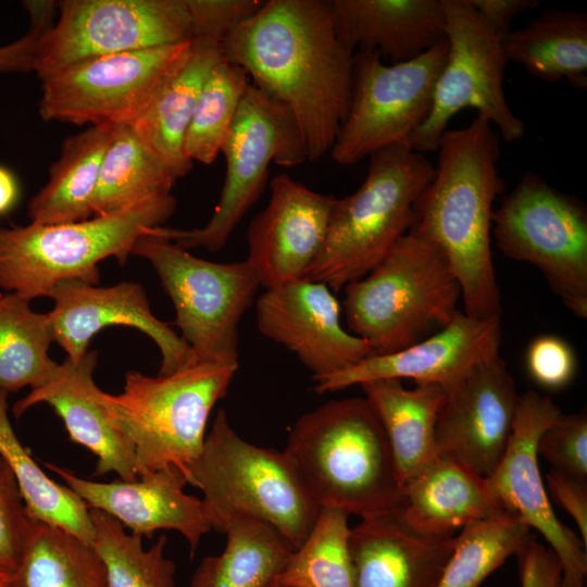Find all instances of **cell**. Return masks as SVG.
I'll return each instance as SVG.
<instances>
[{
  "instance_id": "12",
  "label": "cell",
  "mask_w": 587,
  "mask_h": 587,
  "mask_svg": "<svg viewBox=\"0 0 587 587\" xmlns=\"http://www.w3.org/2000/svg\"><path fill=\"white\" fill-rule=\"evenodd\" d=\"M221 152L226 174L217 204L200 228L159 226L157 233L183 249L220 251L261 197L267 167L274 162L296 166L308 160L304 143L290 112L252 84L248 87Z\"/></svg>"
},
{
  "instance_id": "5",
  "label": "cell",
  "mask_w": 587,
  "mask_h": 587,
  "mask_svg": "<svg viewBox=\"0 0 587 587\" xmlns=\"http://www.w3.org/2000/svg\"><path fill=\"white\" fill-rule=\"evenodd\" d=\"M187 484L203 494L213 529L227 516L246 515L270 525L294 549L309 536L321 510L285 451L242 439L223 409L187 467Z\"/></svg>"
},
{
  "instance_id": "28",
  "label": "cell",
  "mask_w": 587,
  "mask_h": 587,
  "mask_svg": "<svg viewBox=\"0 0 587 587\" xmlns=\"http://www.w3.org/2000/svg\"><path fill=\"white\" fill-rule=\"evenodd\" d=\"M386 433L403 485L438 457L436 422L445 400L438 385L403 387L400 379L360 385Z\"/></svg>"
},
{
  "instance_id": "48",
  "label": "cell",
  "mask_w": 587,
  "mask_h": 587,
  "mask_svg": "<svg viewBox=\"0 0 587 587\" xmlns=\"http://www.w3.org/2000/svg\"><path fill=\"white\" fill-rule=\"evenodd\" d=\"M18 198V183L14 174L0 165V215L8 213Z\"/></svg>"
},
{
  "instance_id": "40",
  "label": "cell",
  "mask_w": 587,
  "mask_h": 587,
  "mask_svg": "<svg viewBox=\"0 0 587 587\" xmlns=\"http://www.w3.org/2000/svg\"><path fill=\"white\" fill-rule=\"evenodd\" d=\"M36 520L29 514L17 480L0 458V566L16 572Z\"/></svg>"
},
{
  "instance_id": "1",
  "label": "cell",
  "mask_w": 587,
  "mask_h": 587,
  "mask_svg": "<svg viewBox=\"0 0 587 587\" xmlns=\"http://www.w3.org/2000/svg\"><path fill=\"white\" fill-rule=\"evenodd\" d=\"M222 51L290 112L308 161L330 152L350 107L354 55L337 38L330 0L264 1Z\"/></svg>"
},
{
  "instance_id": "18",
  "label": "cell",
  "mask_w": 587,
  "mask_h": 587,
  "mask_svg": "<svg viewBox=\"0 0 587 587\" xmlns=\"http://www.w3.org/2000/svg\"><path fill=\"white\" fill-rule=\"evenodd\" d=\"M50 298L54 301L48 312L53 341L73 362L86 354L90 339L99 330L123 325L139 329L155 342L161 352L159 375H170L197 363L185 340L152 313L139 283L99 287L66 279L53 288Z\"/></svg>"
},
{
  "instance_id": "39",
  "label": "cell",
  "mask_w": 587,
  "mask_h": 587,
  "mask_svg": "<svg viewBox=\"0 0 587 587\" xmlns=\"http://www.w3.org/2000/svg\"><path fill=\"white\" fill-rule=\"evenodd\" d=\"M530 536V529L508 515L462 529L436 587H478Z\"/></svg>"
},
{
  "instance_id": "24",
  "label": "cell",
  "mask_w": 587,
  "mask_h": 587,
  "mask_svg": "<svg viewBox=\"0 0 587 587\" xmlns=\"http://www.w3.org/2000/svg\"><path fill=\"white\" fill-rule=\"evenodd\" d=\"M98 354L87 351L77 362L67 358L54 375L32 389L13 407L15 416L39 403L49 404L63 421L70 439L97 457L93 476L115 473L120 479L136 480L135 451L116 427L93 379Z\"/></svg>"
},
{
  "instance_id": "31",
  "label": "cell",
  "mask_w": 587,
  "mask_h": 587,
  "mask_svg": "<svg viewBox=\"0 0 587 587\" xmlns=\"http://www.w3.org/2000/svg\"><path fill=\"white\" fill-rule=\"evenodd\" d=\"M508 62L523 65L548 83L566 79L574 87H587V14L549 10L502 38Z\"/></svg>"
},
{
  "instance_id": "44",
  "label": "cell",
  "mask_w": 587,
  "mask_h": 587,
  "mask_svg": "<svg viewBox=\"0 0 587 587\" xmlns=\"http://www.w3.org/2000/svg\"><path fill=\"white\" fill-rule=\"evenodd\" d=\"M191 17L192 36L223 41L240 22L254 14L262 0H186Z\"/></svg>"
},
{
  "instance_id": "51",
  "label": "cell",
  "mask_w": 587,
  "mask_h": 587,
  "mask_svg": "<svg viewBox=\"0 0 587 587\" xmlns=\"http://www.w3.org/2000/svg\"><path fill=\"white\" fill-rule=\"evenodd\" d=\"M271 587H284V586H280V585H277V584H274L273 586Z\"/></svg>"
},
{
  "instance_id": "16",
  "label": "cell",
  "mask_w": 587,
  "mask_h": 587,
  "mask_svg": "<svg viewBox=\"0 0 587 587\" xmlns=\"http://www.w3.org/2000/svg\"><path fill=\"white\" fill-rule=\"evenodd\" d=\"M562 415L551 398L527 391L519 397L507 449L486 480L509 515L538 530L562 566L559 587H584L586 547L555 515L538 465L541 434Z\"/></svg>"
},
{
  "instance_id": "49",
  "label": "cell",
  "mask_w": 587,
  "mask_h": 587,
  "mask_svg": "<svg viewBox=\"0 0 587 587\" xmlns=\"http://www.w3.org/2000/svg\"><path fill=\"white\" fill-rule=\"evenodd\" d=\"M14 579V573L0 566V587H8Z\"/></svg>"
},
{
  "instance_id": "9",
  "label": "cell",
  "mask_w": 587,
  "mask_h": 587,
  "mask_svg": "<svg viewBox=\"0 0 587 587\" xmlns=\"http://www.w3.org/2000/svg\"><path fill=\"white\" fill-rule=\"evenodd\" d=\"M155 228L137 239L132 254L148 260L155 270L196 362L239 364L238 326L260 287L254 270L247 260L200 259Z\"/></svg>"
},
{
  "instance_id": "8",
  "label": "cell",
  "mask_w": 587,
  "mask_h": 587,
  "mask_svg": "<svg viewBox=\"0 0 587 587\" xmlns=\"http://www.w3.org/2000/svg\"><path fill=\"white\" fill-rule=\"evenodd\" d=\"M239 364L195 363L170 375L125 374L123 391L103 394L116 427L132 444L138 477L158 471L178 473L202 451L210 413Z\"/></svg>"
},
{
  "instance_id": "19",
  "label": "cell",
  "mask_w": 587,
  "mask_h": 587,
  "mask_svg": "<svg viewBox=\"0 0 587 587\" xmlns=\"http://www.w3.org/2000/svg\"><path fill=\"white\" fill-rule=\"evenodd\" d=\"M258 329L294 352L317 379L372 354L369 344L340 323L328 286L307 278L265 289L255 302Z\"/></svg>"
},
{
  "instance_id": "41",
  "label": "cell",
  "mask_w": 587,
  "mask_h": 587,
  "mask_svg": "<svg viewBox=\"0 0 587 587\" xmlns=\"http://www.w3.org/2000/svg\"><path fill=\"white\" fill-rule=\"evenodd\" d=\"M538 455H542L551 469L567 475L587 479V417L575 413L562 415L540 436Z\"/></svg>"
},
{
  "instance_id": "22",
  "label": "cell",
  "mask_w": 587,
  "mask_h": 587,
  "mask_svg": "<svg viewBox=\"0 0 587 587\" xmlns=\"http://www.w3.org/2000/svg\"><path fill=\"white\" fill-rule=\"evenodd\" d=\"M88 507L116 519L132 534L152 539L160 529L178 532L191 558L212 528L202 499L184 491L185 479L173 471H158L136 480L111 483L83 478L73 471L42 462Z\"/></svg>"
},
{
  "instance_id": "20",
  "label": "cell",
  "mask_w": 587,
  "mask_h": 587,
  "mask_svg": "<svg viewBox=\"0 0 587 587\" xmlns=\"http://www.w3.org/2000/svg\"><path fill=\"white\" fill-rule=\"evenodd\" d=\"M500 316L476 319L458 311L434 335L389 354H371L342 371L314 379L317 394L334 392L377 379H413L445 391L473 367L499 355Z\"/></svg>"
},
{
  "instance_id": "7",
  "label": "cell",
  "mask_w": 587,
  "mask_h": 587,
  "mask_svg": "<svg viewBox=\"0 0 587 587\" xmlns=\"http://www.w3.org/2000/svg\"><path fill=\"white\" fill-rule=\"evenodd\" d=\"M349 329L372 354H389L441 329L459 311L460 285L442 254L413 232L364 277L345 288Z\"/></svg>"
},
{
  "instance_id": "46",
  "label": "cell",
  "mask_w": 587,
  "mask_h": 587,
  "mask_svg": "<svg viewBox=\"0 0 587 587\" xmlns=\"http://www.w3.org/2000/svg\"><path fill=\"white\" fill-rule=\"evenodd\" d=\"M546 486L555 502L575 521L580 539L587 547V483L551 469L546 475Z\"/></svg>"
},
{
  "instance_id": "32",
  "label": "cell",
  "mask_w": 587,
  "mask_h": 587,
  "mask_svg": "<svg viewBox=\"0 0 587 587\" xmlns=\"http://www.w3.org/2000/svg\"><path fill=\"white\" fill-rule=\"evenodd\" d=\"M177 179L132 125L118 126L100 166L92 213L104 215L170 195Z\"/></svg>"
},
{
  "instance_id": "29",
  "label": "cell",
  "mask_w": 587,
  "mask_h": 587,
  "mask_svg": "<svg viewBox=\"0 0 587 587\" xmlns=\"http://www.w3.org/2000/svg\"><path fill=\"white\" fill-rule=\"evenodd\" d=\"M118 126H88L70 136L49 170L47 184L28 203L30 223L65 224L93 215L91 202L100 166Z\"/></svg>"
},
{
  "instance_id": "6",
  "label": "cell",
  "mask_w": 587,
  "mask_h": 587,
  "mask_svg": "<svg viewBox=\"0 0 587 587\" xmlns=\"http://www.w3.org/2000/svg\"><path fill=\"white\" fill-rule=\"evenodd\" d=\"M175 209L170 193L79 222L0 227V287L32 300L66 279L97 285L100 261L124 265L137 239Z\"/></svg>"
},
{
  "instance_id": "47",
  "label": "cell",
  "mask_w": 587,
  "mask_h": 587,
  "mask_svg": "<svg viewBox=\"0 0 587 587\" xmlns=\"http://www.w3.org/2000/svg\"><path fill=\"white\" fill-rule=\"evenodd\" d=\"M489 25L503 38L513 17L535 9L538 0H469Z\"/></svg>"
},
{
  "instance_id": "25",
  "label": "cell",
  "mask_w": 587,
  "mask_h": 587,
  "mask_svg": "<svg viewBox=\"0 0 587 587\" xmlns=\"http://www.w3.org/2000/svg\"><path fill=\"white\" fill-rule=\"evenodd\" d=\"M335 33L354 52L410 61L446 38L441 0H330Z\"/></svg>"
},
{
  "instance_id": "30",
  "label": "cell",
  "mask_w": 587,
  "mask_h": 587,
  "mask_svg": "<svg viewBox=\"0 0 587 587\" xmlns=\"http://www.w3.org/2000/svg\"><path fill=\"white\" fill-rule=\"evenodd\" d=\"M226 535L222 553L202 559L190 587H271L295 550L270 525L230 515L216 526Z\"/></svg>"
},
{
  "instance_id": "45",
  "label": "cell",
  "mask_w": 587,
  "mask_h": 587,
  "mask_svg": "<svg viewBox=\"0 0 587 587\" xmlns=\"http://www.w3.org/2000/svg\"><path fill=\"white\" fill-rule=\"evenodd\" d=\"M521 587H559L562 577L561 563L552 551L530 535L519 548Z\"/></svg>"
},
{
  "instance_id": "42",
  "label": "cell",
  "mask_w": 587,
  "mask_h": 587,
  "mask_svg": "<svg viewBox=\"0 0 587 587\" xmlns=\"http://www.w3.org/2000/svg\"><path fill=\"white\" fill-rule=\"evenodd\" d=\"M23 7L29 15V27L21 38L0 46V74L36 71L45 36L58 14L57 1L28 0Z\"/></svg>"
},
{
  "instance_id": "14",
  "label": "cell",
  "mask_w": 587,
  "mask_h": 587,
  "mask_svg": "<svg viewBox=\"0 0 587 587\" xmlns=\"http://www.w3.org/2000/svg\"><path fill=\"white\" fill-rule=\"evenodd\" d=\"M447 53L446 38L396 64H385L375 51H355L350 107L330 150L333 160L349 166L383 148L405 143L429 115Z\"/></svg>"
},
{
  "instance_id": "43",
  "label": "cell",
  "mask_w": 587,
  "mask_h": 587,
  "mask_svg": "<svg viewBox=\"0 0 587 587\" xmlns=\"http://www.w3.org/2000/svg\"><path fill=\"white\" fill-rule=\"evenodd\" d=\"M526 366L530 377L541 387H565L576 372V357L572 347L554 335L536 337L526 352Z\"/></svg>"
},
{
  "instance_id": "10",
  "label": "cell",
  "mask_w": 587,
  "mask_h": 587,
  "mask_svg": "<svg viewBox=\"0 0 587 587\" xmlns=\"http://www.w3.org/2000/svg\"><path fill=\"white\" fill-rule=\"evenodd\" d=\"M188 41L83 60L39 77L47 122L123 126L136 123L178 72Z\"/></svg>"
},
{
  "instance_id": "15",
  "label": "cell",
  "mask_w": 587,
  "mask_h": 587,
  "mask_svg": "<svg viewBox=\"0 0 587 587\" xmlns=\"http://www.w3.org/2000/svg\"><path fill=\"white\" fill-rule=\"evenodd\" d=\"M45 36L38 77L102 55L171 46L191 39L186 0H62Z\"/></svg>"
},
{
  "instance_id": "17",
  "label": "cell",
  "mask_w": 587,
  "mask_h": 587,
  "mask_svg": "<svg viewBox=\"0 0 587 587\" xmlns=\"http://www.w3.org/2000/svg\"><path fill=\"white\" fill-rule=\"evenodd\" d=\"M445 394L438 455L489 477L507 449L520 397L505 362L499 355L484 361Z\"/></svg>"
},
{
  "instance_id": "21",
  "label": "cell",
  "mask_w": 587,
  "mask_h": 587,
  "mask_svg": "<svg viewBox=\"0 0 587 587\" xmlns=\"http://www.w3.org/2000/svg\"><path fill=\"white\" fill-rule=\"evenodd\" d=\"M271 197L247 232V261L271 289L305 278L326 238L337 198L313 191L288 174L270 182Z\"/></svg>"
},
{
  "instance_id": "26",
  "label": "cell",
  "mask_w": 587,
  "mask_h": 587,
  "mask_svg": "<svg viewBox=\"0 0 587 587\" xmlns=\"http://www.w3.org/2000/svg\"><path fill=\"white\" fill-rule=\"evenodd\" d=\"M402 494L405 519L432 534L452 535L457 528L509 515L486 477L445 457L411 477Z\"/></svg>"
},
{
  "instance_id": "34",
  "label": "cell",
  "mask_w": 587,
  "mask_h": 587,
  "mask_svg": "<svg viewBox=\"0 0 587 587\" xmlns=\"http://www.w3.org/2000/svg\"><path fill=\"white\" fill-rule=\"evenodd\" d=\"M30 301L16 292L0 296V390L7 392L40 387L59 367L49 357L48 313L35 312Z\"/></svg>"
},
{
  "instance_id": "37",
  "label": "cell",
  "mask_w": 587,
  "mask_h": 587,
  "mask_svg": "<svg viewBox=\"0 0 587 587\" xmlns=\"http://www.w3.org/2000/svg\"><path fill=\"white\" fill-rule=\"evenodd\" d=\"M348 516L321 508L305 540L296 548L275 584L284 587H352Z\"/></svg>"
},
{
  "instance_id": "11",
  "label": "cell",
  "mask_w": 587,
  "mask_h": 587,
  "mask_svg": "<svg viewBox=\"0 0 587 587\" xmlns=\"http://www.w3.org/2000/svg\"><path fill=\"white\" fill-rule=\"evenodd\" d=\"M499 250L527 262L580 319L587 317V214L575 198L528 172L492 212Z\"/></svg>"
},
{
  "instance_id": "35",
  "label": "cell",
  "mask_w": 587,
  "mask_h": 587,
  "mask_svg": "<svg viewBox=\"0 0 587 587\" xmlns=\"http://www.w3.org/2000/svg\"><path fill=\"white\" fill-rule=\"evenodd\" d=\"M14 580L20 587H109L104 562L91 544L38 520Z\"/></svg>"
},
{
  "instance_id": "36",
  "label": "cell",
  "mask_w": 587,
  "mask_h": 587,
  "mask_svg": "<svg viewBox=\"0 0 587 587\" xmlns=\"http://www.w3.org/2000/svg\"><path fill=\"white\" fill-rule=\"evenodd\" d=\"M92 546L104 562L109 587H175V564L165 555L166 536L148 549L110 514L89 509Z\"/></svg>"
},
{
  "instance_id": "4",
  "label": "cell",
  "mask_w": 587,
  "mask_h": 587,
  "mask_svg": "<svg viewBox=\"0 0 587 587\" xmlns=\"http://www.w3.org/2000/svg\"><path fill=\"white\" fill-rule=\"evenodd\" d=\"M434 175L432 163L407 143L372 153L362 185L337 198L325 241L305 278L339 291L367 275L412 229Z\"/></svg>"
},
{
  "instance_id": "38",
  "label": "cell",
  "mask_w": 587,
  "mask_h": 587,
  "mask_svg": "<svg viewBox=\"0 0 587 587\" xmlns=\"http://www.w3.org/2000/svg\"><path fill=\"white\" fill-rule=\"evenodd\" d=\"M248 74L223 57L210 72L198 98L184 140L191 162L213 163L250 86Z\"/></svg>"
},
{
  "instance_id": "2",
  "label": "cell",
  "mask_w": 587,
  "mask_h": 587,
  "mask_svg": "<svg viewBox=\"0 0 587 587\" xmlns=\"http://www.w3.org/2000/svg\"><path fill=\"white\" fill-rule=\"evenodd\" d=\"M437 150L435 175L420 199L411 232L446 259L460 285L465 314L500 316L490 247L492 204L505 185L497 168L498 135L477 115L463 128L447 129Z\"/></svg>"
},
{
  "instance_id": "13",
  "label": "cell",
  "mask_w": 587,
  "mask_h": 587,
  "mask_svg": "<svg viewBox=\"0 0 587 587\" xmlns=\"http://www.w3.org/2000/svg\"><path fill=\"white\" fill-rule=\"evenodd\" d=\"M448 53L438 76L433 107L407 140L419 153L437 150L450 120L464 109L496 126L511 142L523 137L524 123L511 111L503 89L508 63L502 37L469 0H441Z\"/></svg>"
},
{
  "instance_id": "50",
  "label": "cell",
  "mask_w": 587,
  "mask_h": 587,
  "mask_svg": "<svg viewBox=\"0 0 587 587\" xmlns=\"http://www.w3.org/2000/svg\"><path fill=\"white\" fill-rule=\"evenodd\" d=\"M8 587H20L15 580L13 579V582L8 586Z\"/></svg>"
},
{
  "instance_id": "27",
  "label": "cell",
  "mask_w": 587,
  "mask_h": 587,
  "mask_svg": "<svg viewBox=\"0 0 587 587\" xmlns=\"http://www.w3.org/2000/svg\"><path fill=\"white\" fill-rule=\"evenodd\" d=\"M223 57L221 41L192 36L185 63L149 110L132 125L177 178L191 170L192 162L184 151L185 135L203 85Z\"/></svg>"
},
{
  "instance_id": "3",
  "label": "cell",
  "mask_w": 587,
  "mask_h": 587,
  "mask_svg": "<svg viewBox=\"0 0 587 587\" xmlns=\"http://www.w3.org/2000/svg\"><path fill=\"white\" fill-rule=\"evenodd\" d=\"M284 451L320 508L361 517L402 509L394 455L366 398L332 400L303 414Z\"/></svg>"
},
{
  "instance_id": "23",
  "label": "cell",
  "mask_w": 587,
  "mask_h": 587,
  "mask_svg": "<svg viewBox=\"0 0 587 587\" xmlns=\"http://www.w3.org/2000/svg\"><path fill=\"white\" fill-rule=\"evenodd\" d=\"M349 529L352 587H436L455 537L419 529L394 509Z\"/></svg>"
},
{
  "instance_id": "33",
  "label": "cell",
  "mask_w": 587,
  "mask_h": 587,
  "mask_svg": "<svg viewBox=\"0 0 587 587\" xmlns=\"http://www.w3.org/2000/svg\"><path fill=\"white\" fill-rule=\"evenodd\" d=\"M8 395L0 390V458L12 470L29 514L92 544L88 507L67 486L48 477L18 440L8 415Z\"/></svg>"
}]
</instances>
